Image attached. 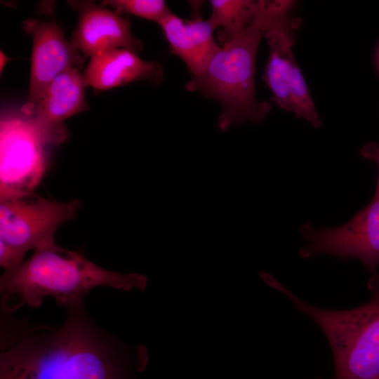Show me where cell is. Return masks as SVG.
I'll return each instance as SVG.
<instances>
[{
	"instance_id": "9a60e30c",
	"label": "cell",
	"mask_w": 379,
	"mask_h": 379,
	"mask_svg": "<svg viewBox=\"0 0 379 379\" xmlns=\"http://www.w3.org/2000/svg\"><path fill=\"white\" fill-rule=\"evenodd\" d=\"M101 5L117 14H130L159 23L171 12L162 0H106Z\"/></svg>"
},
{
	"instance_id": "8fae6325",
	"label": "cell",
	"mask_w": 379,
	"mask_h": 379,
	"mask_svg": "<svg viewBox=\"0 0 379 379\" xmlns=\"http://www.w3.org/2000/svg\"><path fill=\"white\" fill-rule=\"evenodd\" d=\"M69 4L79 13L71 43L85 58L114 48L135 53L142 50V42L132 34L126 18L91 1H71Z\"/></svg>"
},
{
	"instance_id": "3957f363",
	"label": "cell",
	"mask_w": 379,
	"mask_h": 379,
	"mask_svg": "<svg viewBox=\"0 0 379 379\" xmlns=\"http://www.w3.org/2000/svg\"><path fill=\"white\" fill-rule=\"evenodd\" d=\"M293 1H259L256 13L239 34L222 42L205 69L185 85L189 91L201 93L221 105L219 127L226 131L232 124L262 121L271 105L260 102L255 94V59L261 37L273 19L292 9Z\"/></svg>"
},
{
	"instance_id": "8992f818",
	"label": "cell",
	"mask_w": 379,
	"mask_h": 379,
	"mask_svg": "<svg viewBox=\"0 0 379 379\" xmlns=\"http://www.w3.org/2000/svg\"><path fill=\"white\" fill-rule=\"evenodd\" d=\"M80 207L78 199L57 201L33 193L1 200L0 241L23 257L32 249L53 247L58 228L74 218Z\"/></svg>"
},
{
	"instance_id": "ba28073f",
	"label": "cell",
	"mask_w": 379,
	"mask_h": 379,
	"mask_svg": "<svg viewBox=\"0 0 379 379\" xmlns=\"http://www.w3.org/2000/svg\"><path fill=\"white\" fill-rule=\"evenodd\" d=\"M7 117L1 121V200L33 193L46 169L45 145L36 133L33 117Z\"/></svg>"
},
{
	"instance_id": "5bb4252c",
	"label": "cell",
	"mask_w": 379,
	"mask_h": 379,
	"mask_svg": "<svg viewBox=\"0 0 379 379\" xmlns=\"http://www.w3.org/2000/svg\"><path fill=\"white\" fill-rule=\"evenodd\" d=\"M207 21L213 29L221 28L219 39L224 42L241 32L253 18L259 1L212 0Z\"/></svg>"
},
{
	"instance_id": "277c9868",
	"label": "cell",
	"mask_w": 379,
	"mask_h": 379,
	"mask_svg": "<svg viewBox=\"0 0 379 379\" xmlns=\"http://www.w3.org/2000/svg\"><path fill=\"white\" fill-rule=\"evenodd\" d=\"M262 279L320 328L333 353V379H379V273L373 274L368 282L370 300L344 310L307 303L269 273L263 274Z\"/></svg>"
},
{
	"instance_id": "ac0fdd59",
	"label": "cell",
	"mask_w": 379,
	"mask_h": 379,
	"mask_svg": "<svg viewBox=\"0 0 379 379\" xmlns=\"http://www.w3.org/2000/svg\"><path fill=\"white\" fill-rule=\"evenodd\" d=\"M359 152L364 158L375 161L379 169V143L373 142L366 143L360 148ZM375 194L379 195V174Z\"/></svg>"
},
{
	"instance_id": "7c38bea8",
	"label": "cell",
	"mask_w": 379,
	"mask_h": 379,
	"mask_svg": "<svg viewBox=\"0 0 379 379\" xmlns=\"http://www.w3.org/2000/svg\"><path fill=\"white\" fill-rule=\"evenodd\" d=\"M82 74L86 86L97 90L110 89L140 80L158 85L164 77L160 64L144 60L125 48L111 49L91 57Z\"/></svg>"
},
{
	"instance_id": "9c48e42d",
	"label": "cell",
	"mask_w": 379,
	"mask_h": 379,
	"mask_svg": "<svg viewBox=\"0 0 379 379\" xmlns=\"http://www.w3.org/2000/svg\"><path fill=\"white\" fill-rule=\"evenodd\" d=\"M22 27L32 36L33 46L29 96L22 111L26 116H33L37 102L52 81L69 68L81 70L85 58L65 39L54 21L28 19Z\"/></svg>"
},
{
	"instance_id": "6da1fadb",
	"label": "cell",
	"mask_w": 379,
	"mask_h": 379,
	"mask_svg": "<svg viewBox=\"0 0 379 379\" xmlns=\"http://www.w3.org/2000/svg\"><path fill=\"white\" fill-rule=\"evenodd\" d=\"M59 326L7 317L1 342L20 356L29 379H133L148 362L144 345L132 347L104 330L84 302L68 307Z\"/></svg>"
},
{
	"instance_id": "4fadbf2b",
	"label": "cell",
	"mask_w": 379,
	"mask_h": 379,
	"mask_svg": "<svg viewBox=\"0 0 379 379\" xmlns=\"http://www.w3.org/2000/svg\"><path fill=\"white\" fill-rule=\"evenodd\" d=\"M158 24L171 51L185 62L192 77L205 69L220 48L214 39V29L207 20H184L170 13Z\"/></svg>"
},
{
	"instance_id": "7a4b0ae2",
	"label": "cell",
	"mask_w": 379,
	"mask_h": 379,
	"mask_svg": "<svg viewBox=\"0 0 379 379\" xmlns=\"http://www.w3.org/2000/svg\"><path fill=\"white\" fill-rule=\"evenodd\" d=\"M147 277L104 269L81 253L57 244L34 251L17 267L0 277L1 310L12 313L24 305L37 308L46 297L67 308L81 302L89 291L106 286L121 291H145Z\"/></svg>"
},
{
	"instance_id": "30bf717a",
	"label": "cell",
	"mask_w": 379,
	"mask_h": 379,
	"mask_svg": "<svg viewBox=\"0 0 379 379\" xmlns=\"http://www.w3.org/2000/svg\"><path fill=\"white\" fill-rule=\"evenodd\" d=\"M86 88L83 74L73 67L59 74L47 87L32 117L36 133L45 146L63 142L68 136L65 120L88 109Z\"/></svg>"
},
{
	"instance_id": "e0dca14e",
	"label": "cell",
	"mask_w": 379,
	"mask_h": 379,
	"mask_svg": "<svg viewBox=\"0 0 379 379\" xmlns=\"http://www.w3.org/2000/svg\"><path fill=\"white\" fill-rule=\"evenodd\" d=\"M23 258L16 250L0 241V265L5 271L19 266L24 261Z\"/></svg>"
},
{
	"instance_id": "d6986e66",
	"label": "cell",
	"mask_w": 379,
	"mask_h": 379,
	"mask_svg": "<svg viewBox=\"0 0 379 379\" xmlns=\"http://www.w3.org/2000/svg\"><path fill=\"white\" fill-rule=\"evenodd\" d=\"M10 60V59L5 55L4 53L1 51L0 53V71H3L6 63Z\"/></svg>"
},
{
	"instance_id": "52a82bcc",
	"label": "cell",
	"mask_w": 379,
	"mask_h": 379,
	"mask_svg": "<svg viewBox=\"0 0 379 379\" xmlns=\"http://www.w3.org/2000/svg\"><path fill=\"white\" fill-rule=\"evenodd\" d=\"M300 232L307 244L298 251L302 258L326 254L345 260H359L373 274L379 265V195L345 224L316 227L302 223Z\"/></svg>"
},
{
	"instance_id": "5b68a950",
	"label": "cell",
	"mask_w": 379,
	"mask_h": 379,
	"mask_svg": "<svg viewBox=\"0 0 379 379\" xmlns=\"http://www.w3.org/2000/svg\"><path fill=\"white\" fill-rule=\"evenodd\" d=\"M291 11L277 15L264 34L269 46L264 79L279 107L319 128L322 122L292 48L301 20L292 17Z\"/></svg>"
},
{
	"instance_id": "2e32d148",
	"label": "cell",
	"mask_w": 379,
	"mask_h": 379,
	"mask_svg": "<svg viewBox=\"0 0 379 379\" xmlns=\"http://www.w3.org/2000/svg\"><path fill=\"white\" fill-rule=\"evenodd\" d=\"M0 379H29L21 357L9 345H1Z\"/></svg>"
}]
</instances>
